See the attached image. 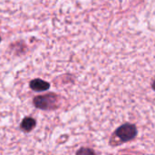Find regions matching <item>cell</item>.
I'll return each instance as SVG.
<instances>
[{
  "mask_svg": "<svg viewBox=\"0 0 155 155\" xmlns=\"http://www.w3.org/2000/svg\"><path fill=\"white\" fill-rule=\"evenodd\" d=\"M33 104L35 108L40 110H54L59 107V96L54 93L35 96Z\"/></svg>",
  "mask_w": 155,
  "mask_h": 155,
  "instance_id": "6da1fadb",
  "label": "cell"
},
{
  "mask_svg": "<svg viewBox=\"0 0 155 155\" xmlns=\"http://www.w3.org/2000/svg\"><path fill=\"white\" fill-rule=\"evenodd\" d=\"M115 134L122 142H129L136 137L137 129L134 124H125L116 130Z\"/></svg>",
  "mask_w": 155,
  "mask_h": 155,
  "instance_id": "7a4b0ae2",
  "label": "cell"
},
{
  "mask_svg": "<svg viewBox=\"0 0 155 155\" xmlns=\"http://www.w3.org/2000/svg\"><path fill=\"white\" fill-rule=\"evenodd\" d=\"M29 86H30L31 90H33L35 92H45L50 88V84L45 80L36 78L30 82Z\"/></svg>",
  "mask_w": 155,
  "mask_h": 155,
  "instance_id": "3957f363",
  "label": "cell"
},
{
  "mask_svg": "<svg viewBox=\"0 0 155 155\" xmlns=\"http://www.w3.org/2000/svg\"><path fill=\"white\" fill-rule=\"evenodd\" d=\"M35 126H36V121L33 117H29V116L25 117L20 124V129L25 133L31 132L32 130L35 129Z\"/></svg>",
  "mask_w": 155,
  "mask_h": 155,
  "instance_id": "277c9868",
  "label": "cell"
},
{
  "mask_svg": "<svg viewBox=\"0 0 155 155\" xmlns=\"http://www.w3.org/2000/svg\"><path fill=\"white\" fill-rule=\"evenodd\" d=\"M89 154V153H92V154H94V151H92V150H90V149H86V148H82L81 150H79V151H77L76 152V154Z\"/></svg>",
  "mask_w": 155,
  "mask_h": 155,
  "instance_id": "5b68a950",
  "label": "cell"
},
{
  "mask_svg": "<svg viewBox=\"0 0 155 155\" xmlns=\"http://www.w3.org/2000/svg\"><path fill=\"white\" fill-rule=\"evenodd\" d=\"M153 90L155 91V81L153 82Z\"/></svg>",
  "mask_w": 155,
  "mask_h": 155,
  "instance_id": "8992f818",
  "label": "cell"
},
{
  "mask_svg": "<svg viewBox=\"0 0 155 155\" xmlns=\"http://www.w3.org/2000/svg\"><path fill=\"white\" fill-rule=\"evenodd\" d=\"M1 41H2V38H1V36H0V43H1Z\"/></svg>",
  "mask_w": 155,
  "mask_h": 155,
  "instance_id": "52a82bcc",
  "label": "cell"
}]
</instances>
